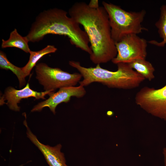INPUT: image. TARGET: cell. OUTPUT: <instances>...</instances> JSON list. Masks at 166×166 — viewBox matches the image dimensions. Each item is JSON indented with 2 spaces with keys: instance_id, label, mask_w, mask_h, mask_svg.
<instances>
[{
  "instance_id": "obj_9",
  "label": "cell",
  "mask_w": 166,
  "mask_h": 166,
  "mask_svg": "<svg viewBox=\"0 0 166 166\" xmlns=\"http://www.w3.org/2000/svg\"><path fill=\"white\" fill-rule=\"evenodd\" d=\"M53 92L50 91L38 92L30 88L29 84L28 83L23 88L20 90L16 89L11 86L6 88L3 94L0 97V105H2L6 104L11 110L19 111L20 107L18 104L20 102L22 99L27 98L31 97L35 99H45V96Z\"/></svg>"
},
{
  "instance_id": "obj_7",
  "label": "cell",
  "mask_w": 166,
  "mask_h": 166,
  "mask_svg": "<svg viewBox=\"0 0 166 166\" xmlns=\"http://www.w3.org/2000/svg\"><path fill=\"white\" fill-rule=\"evenodd\" d=\"M117 54L112 62L129 63L139 59H145L147 55V42L137 34L126 36L115 43Z\"/></svg>"
},
{
  "instance_id": "obj_6",
  "label": "cell",
  "mask_w": 166,
  "mask_h": 166,
  "mask_svg": "<svg viewBox=\"0 0 166 166\" xmlns=\"http://www.w3.org/2000/svg\"><path fill=\"white\" fill-rule=\"evenodd\" d=\"M135 101L148 113L166 121V84L157 89L143 87L136 94Z\"/></svg>"
},
{
  "instance_id": "obj_14",
  "label": "cell",
  "mask_w": 166,
  "mask_h": 166,
  "mask_svg": "<svg viewBox=\"0 0 166 166\" xmlns=\"http://www.w3.org/2000/svg\"><path fill=\"white\" fill-rule=\"evenodd\" d=\"M0 67L1 69L10 70L16 76L20 88L25 85V78L26 76L24 73L22 68L18 67L11 63L7 59L6 54L1 51L0 52Z\"/></svg>"
},
{
  "instance_id": "obj_17",
  "label": "cell",
  "mask_w": 166,
  "mask_h": 166,
  "mask_svg": "<svg viewBox=\"0 0 166 166\" xmlns=\"http://www.w3.org/2000/svg\"><path fill=\"white\" fill-rule=\"evenodd\" d=\"M163 153L164 156V166H166V148H164Z\"/></svg>"
},
{
  "instance_id": "obj_16",
  "label": "cell",
  "mask_w": 166,
  "mask_h": 166,
  "mask_svg": "<svg viewBox=\"0 0 166 166\" xmlns=\"http://www.w3.org/2000/svg\"><path fill=\"white\" fill-rule=\"evenodd\" d=\"M88 5L90 7L94 9H96L99 7L98 1L97 0H91Z\"/></svg>"
},
{
  "instance_id": "obj_1",
  "label": "cell",
  "mask_w": 166,
  "mask_h": 166,
  "mask_svg": "<svg viewBox=\"0 0 166 166\" xmlns=\"http://www.w3.org/2000/svg\"><path fill=\"white\" fill-rule=\"evenodd\" d=\"M68 13L83 27L90 44L92 53L90 58L93 63H106L116 57L117 50L112 37L109 16L103 6L94 9L85 2H76Z\"/></svg>"
},
{
  "instance_id": "obj_15",
  "label": "cell",
  "mask_w": 166,
  "mask_h": 166,
  "mask_svg": "<svg viewBox=\"0 0 166 166\" xmlns=\"http://www.w3.org/2000/svg\"><path fill=\"white\" fill-rule=\"evenodd\" d=\"M160 14L158 20L155 23L158 29L160 36L163 40L158 42L155 40H151L148 42L156 46L163 47L166 44V5H162L160 8Z\"/></svg>"
},
{
  "instance_id": "obj_4",
  "label": "cell",
  "mask_w": 166,
  "mask_h": 166,
  "mask_svg": "<svg viewBox=\"0 0 166 166\" xmlns=\"http://www.w3.org/2000/svg\"><path fill=\"white\" fill-rule=\"evenodd\" d=\"M102 5L108 14L112 37L115 43L127 35H137L144 30H148L141 25L146 14L145 10L128 11L119 6L105 1L102 2Z\"/></svg>"
},
{
  "instance_id": "obj_11",
  "label": "cell",
  "mask_w": 166,
  "mask_h": 166,
  "mask_svg": "<svg viewBox=\"0 0 166 166\" xmlns=\"http://www.w3.org/2000/svg\"><path fill=\"white\" fill-rule=\"evenodd\" d=\"M29 41L26 36L23 37L14 29L10 33L9 38L7 40H2L1 47L2 48L15 47L19 49L26 53H30Z\"/></svg>"
},
{
  "instance_id": "obj_13",
  "label": "cell",
  "mask_w": 166,
  "mask_h": 166,
  "mask_svg": "<svg viewBox=\"0 0 166 166\" xmlns=\"http://www.w3.org/2000/svg\"><path fill=\"white\" fill-rule=\"evenodd\" d=\"M128 64L145 79L151 81L154 78L155 69L152 64L145 59H137Z\"/></svg>"
},
{
  "instance_id": "obj_10",
  "label": "cell",
  "mask_w": 166,
  "mask_h": 166,
  "mask_svg": "<svg viewBox=\"0 0 166 166\" xmlns=\"http://www.w3.org/2000/svg\"><path fill=\"white\" fill-rule=\"evenodd\" d=\"M23 124L26 128L27 137L41 151L49 166H68L66 164L64 154L61 151V144L51 147L42 144L32 132L26 120L24 121Z\"/></svg>"
},
{
  "instance_id": "obj_3",
  "label": "cell",
  "mask_w": 166,
  "mask_h": 166,
  "mask_svg": "<svg viewBox=\"0 0 166 166\" xmlns=\"http://www.w3.org/2000/svg\"><path fill=\"white\" fill-rule=\"evenodd\" d=\"M69 64L76 69L83 78L79 82L84 87L97 82L109 88L131 89L138 87L145 79L128 63L117 64V69L115 71L103 69L100 64H97L96 67L86 68L74 61H69Z\"/></svg>"
},
{
  "instance_id": "obj_12",
  "label": "cell",
  "mask_w": 166,
  "mask_h": 166,
  "mask_svg": "<svg viewBox=\"0 0 166 166\" xmlns=\"http://www.w3.org/2000/svg\"><path fill=\"white\" fill-rule=\"evenodd\" d=\"M57 49L53 45H48L44 48L37 51H30L29 59L27 63L22 68L24 74L29 75L33 68L36 66L37 62L43 56L48 54L54 53Z\"/></svg>"
},
{
  "instance_id": "obj_2",
  "label": "cell",
  "mask_w": 166,
  "mask_h": 166,
  "mask_svg": "<svg viewBox=\"0 0 166 166\" xmlns=\"http://www.w3.org/2000/svg\"><path fill=\"white\" fill-rule=\"evenodd\" d=\"M48 34L67 36L71 43L90 55L92 53L86 32L67 12L53 8L44 10L36 17L26 36L29 42H38Z\"/></svg>"
},
{
  "instance_id": "obj_5",
  "label": "cell",
  "mask_w": 166,
  "mask_h": 166,
  "mask_svg": "<svg viewBox=\"0 0 166 166\" xmlns=\"http://www.w3.org/2000/svg\"><path fill=\"white\" fill-rule=\"evenodd\" d=\"M36 78L45 91L54 92L57 89L75 86L82 76L80 73H70L58 68H52L44 63L35 66Z\"/></svg>"
},
{
  "instance_id": "obj_8",
  "label": "cell",
  "mask_w": 166,
  "mask_h": 166,
  "mask_svg": "<svg viewBox=\"0 0 166 166\" xmlns=\"http://www.w3.org/2000/svg\"><path fill=\"white\" fill-rule=\"evenodd\" d=\"M86 93L84 87L81 85L77 86L61 88L57 92H53L49 94V97L47 99L35 105L31 112H40L43 108L48 107L54 114H55L56 108L59 104L62 102H69L72 97L81 98L85 95Z\"/></svg>"
}]
</instances>
